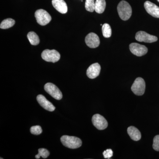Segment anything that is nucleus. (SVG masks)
I'll return each instance as SVG.
<instances>
[{
  "mask_svg": "<svg viewBox=\"0 0 159 159\" xmlns=\"http://www.w3.org/2000/svg\"><path fill=\"white\" fill-rule=\"evenodd\" d=\"M85 41L87 45L91 48H97L100 44L99 36L93 32L89 33L86 36Z\"/></svg>",
  "mask_w": 159,
  "mask_h": 159,
  "instance_id": "9d476101",
  "label": "nucleus"
},
{
  "mask_svg": "<svg viewBox=\"0 0 159 159\" xmlns=\"http://www.w3.org/2000/svg\"><path fill=\"white\" fill-rule=\"evenodd\" d=\"M95 0H86L85 7L87 11L93 12L95 10Z\"/></svg>",
  "mask_w": 159,
  "mask_h": 159,
  "instance_id": "412c9836",
  "label": "nucleus"
},
{
  "mask_svg": "<svg viewBox=\"0 0 159 159\" xmlns=\"http://www.w3.org/2000/svg\"><path fill=\"white\" fill-rule=\"evenodd\" d=\"M157 1H158V2H159V0H157Z\"/></svg>",
  "mask_w": 159,
  "mask_h": 159,
  "instance_id": "393cba45",
  "label": "nucleus"
},
{
  "mask_svg": "<svg viewBox=\"0 0 159 159\" xmlns=\"http://www.w3.org/2000/svg\"><path fill=\"white\" fill-rule=\"evenodd\" d=\"M119 17L123 20H127L130 18L132 13L131 7L127 2L122 1L117 7Z\"/></svg>",
  "mask_w": 159,
  "mask_h": 159,
  "instance_id": "f257e3e1",
  "label": "nucleus"
},
{
  "mask_svg": "<svg viewBox=\"0 0 159 159\" xmlns=\"http://www.w3.org/2000/svg\"><path fill=\"white\" fill-rule=\"evenodd\" d=\"M38 152V154L35 156L36 159H39L41 157H42L43 158L46 159L50 155V152L45 148H39V149Z\"/></svg>",
  "mask_w": 159,
  "mask_h": 159,
  "instance_id": "aec40b11",
  "label": "nucleus"
},
{
  "mask_svg": "<svg viewBox=\"0 0 159 159\" xmlns=\"http://www.w3.org/2000/svg\"><path fill=\"white\" fill-rule=\"evenodd\" d=\"M30 131L33 134L38 135L42 133V129L39 125H35L31 127L30 128Z\"/></svg>",
  "mask_w": 159,
  "mask_h": 159,
  "instance_id": "4be33fe9",
  "label": "nucleus"
},
{
  "mask_svg": "<svg viewBox=\"0 0 159 159\" xmlns=\"http://www.w3.org/2000/svg\"><path fill=\"white\" fill-rule=\"evenodd\" d=\"M153 148L157 151H159V135L156 136L153 139Z\"/></svg>",
  "mask_w": 159,
  "mask_h": 159,
  "instance_id": "5701e85b",
  "label": "nucleus"
},
{
  "mask_svg": "<svg viewBox=\"0 0 159 159\" xmlns=\"http://www.w3.org/2000/svg\"><path fill=\"white\" fill-rule=\"evenodd\" d=\"M27 37L30 43L32 45L36 46L39 44L40 42L39 37L35 32L33 31L29 32L27 35Z\"/></svg>",
  "mask_w": 159,
  "mask_h": 159,
  "instance_id": "f3484780",
  "label": "nucleus"
},
{
  "mask_svg": "<svg viewBox=\"0 0 159 159\" xmlns=\"http://www.w3.org/2000/svg\"><path fill=\"white\" fill-rule=\"evenodd\" d=\"M52 3L54 8L60 13L65 14L67 12V6L64 0H52Z\"/></svg>",
  "mask_w": 159,
  "mask_h": 159,
  "instance_id": "4468645a",
  "label": "nucleus"
},
{
  "mask_svg": "<svg viewBox=\"0 0 159 159\" xmlns=\"http://www.w3.org/2000/svg\"><path fill=\"white\" fill-rule=\"evenodd\" d=\"M15 24V21L11 18H8L4 20L1 23L0 28L1 29H6L11 28Z\"/></svg>",
  "mask_w": 159,
  "mask_h": 159,
  "instance_id": "a211bd4d",
  "label": "nucleus"
},
{
  "mask_svg": "<svg viewBox=\"0 0 159 159\" xmlns=\"http://www.w3.org/2000/svg\"><path fill=\"white\" fill-rule=\"evenodd\" d=\"M135 39L140 42L152 43L155 42L158 40L157 37L146 33L145 31H139L135 35Z\"/></svg>",
  "mask_w": 159,
  "mask_h": 159,
  "instance_id": "1a4fd4ad",
  "label": "nucleus"
},
{
  "mask_svg": "<svg viewBox=\"0 0 159 159\" xmlns=\"http://www.w3.org/2000/svg\"><path fill=\"white\" fill-rule=\"evenodd\" d=\"M36 99L39 105L46 110L48 111H53L55 110V107L51 102L46 99L44 96L42 95H39Z\"/></svg>",
  "mask_w": 159,
  "mask_h": 159,
  "instance_id": "f8f14e48",
  "label": "nucleus"
},
{
  "mask_svg": "<svg viewBox=\"0 0 159 159\" xmlns=\"http://www.w3.org/2000/svg\"><path fill=\"white\" fill-rule=\"evenodd\" d=\"M37 23L42 26L48 25L51 20V16L48 11L40 9L35 11L34 14Z\"/></svg>",
  "mask_w": 159,
  "mask_h": 159,
  "instance_id": "7ed1b4c3",
  "label": "nucleus"
},
{
  "mask_svg": "<svg viewBox=\"0 0 159 159\" xmlns=\"http://www.w3.org/2000/svg\"><path fill=\"white\" fill-rule=\"evenodd\" d=\"M41 56L43 59L45 61L53 63L58 61L60 59L61 57L59 52L56 50L48 49L43 51Z\"/></svg>",
  "mask_w": 159,
  "mask_h": 159,
  "instance_id": "20e7f679",
  "label": "nucleus"
},
{
  "mask_svg": "<svg viewBox=\"0 0 159 159\" xmlns=\"http://www.w3.org/2000/svg\"><path fill=\"white\" fill-rule=\"evenodd\" d=\"M101 67L98 63L91 65L87 70V75L90 79H94L99 76L100 74Z\"/></svg>",
  "mask_w": 159,
  "mask_h": 159,
  "instance_id": "ddd939ff",
  "label": "nucleus"
},
{
  "mask_svg": "<svg viewBox=\"0 0 159 159\" xmlns=\"http://www.w3.org/2000/svg\"><path fill=\"white\" fill-rule=\"evenodd\" d=\"M127 133L131 139L134 141H139L142 137L140 131L134 126H130L127 129Z\"/></svg>",
  "mask_w": 159,
  "mask_h": 159,
  "instance_id": "2eb2a0df",
  "label": "nucleus"
},
{
  "mask_svg": "<svg viewBox=\"0 0 159 159\" xmlns=\"http://www.w3.org/2000/svg\"><path fill=\"white\" fill-rule=\"evenodd\" d=\"M44 88L46 92L54 99L57 100L62 99V93L55 84L51 83H48L46 84Z\"/></svg>",
  "mask_w": 159,
  "mask_h": 159,
  "instance_id": "423d86ee",
  "label": "nucleus"
},
{
  "mask_svg": "<svg viewBox=\"0 0 159 159\" xmlns=\"http://www.w3.org/2000/svg\"><path fill=\"white\" fill-rule=\"evenodd\" d=\"M106 5L105 0H96L95 2V11L99 14L102 13L105 10Z\"/></svg>",
  "mask_w": 159,
  "mask_h": 159,
  "instance_id": "dca6fc26",
  "label": "nucleus"
},
{
  "mask_svg": "<svg viewBox=\"0 0 159 159\" xmlns=\"http://www.w3.org/2000/svg\"><path fill=\"white\" fill-rule=\"evenodd\" d=\"M61 141L63 145L71 149L80 148L82 145L81 140L76 137L63 135L61 138Z\"/></svg>",
  "mask_w": 159,
  "mask_h": 159,
  "instance_id": "f03ea898",
  "label": "nucleus"
},
{
  "mask_svg": "<svg viewBox=\"0 0 159 159\" xmlns=\"http://www.w3.org/2000/svg\"><path fill=\"white\" fill-rule=\"evenodd\" d=\"M92 122L94 126L99 130L105 129L108 126V123L106 119L99 114H95L93 116Z\"/></svg>",
  "mask_w": 159,
  "mask_h": 159,
  "instance_id": "0eeeda50",
  "label": "nucleus"
},
{
  "mask_svg": "<svg viewBox=\"0 0 159 159\" xmlns=\"http://www.w3.org/2000/svg\"><path fill=\"white\" fill-rule=\"evenodd\" d=\"M129 48L132 54L139 57L143 56L148 52V48L145 46L138 43H132L129 45Z\"/></svg>",
  "mask_w": 159,
  "mask_h": 159,
  "instance_id": "6e6552de",
  "label": "nucleus"
},
{
  "mask_svg": "<svg viewBox=\"0 0 159 159\" xmlns=\"http://www.w3.org/2000/svg\"><path fill=\"white\" fill-rule=\"evenodd\" d=\"M145 83L141 77H138L132 85L131 90L137 96H142L145 92Z\"/></svg>",
  "mask_w": 159,
  "mask_h": 159,
  "instance_id": "39448f33",
  "label": "nucleus"
},
{
  "mask_svg": "<svg viewBox=\"0 0 159 159\" xmlns=\"http://www.w3.org/2000/svg\"><path fill=\"white\" fill-rule=\"evenodd\" d=\"M144 7L148 14L154 17L159 18V7L154 3L146 1L144 3Z\"/></svg>",
  "mask_w": 159,
  "mask_h": 159,
  "instance_id": "9b49d317",
  "label": "nucleus"
},
{
  "mask_svg": "<svg viewBox=\"0 0 159 159\" xmlns=\"http://www.w3.org/2000/svg\"><path fill=\"white\" fill-rule=\"evenodd\" d=\"M113 152L111 149H107L103 152L102 154L104 156V158L110 159L113 156Z\"/></svg>",
  "mask_w": 159,
  "mask_h": 159,
  "instance_id": "b1692460",
  "label": "nucleus"
},
{
  "mask_svg": "<svg viewBox=\"0 0 159 159\" xmlns=\"http://www.w3.org/2000/svg\"><path fill=\"white\" fill-rule=\"evenodd\" d=\"M102 35L105 38L110 37L112 34L111 29V26L108 24H104L102 26Z\"/></svg>",
  "mask_w": 159,
  "mask_h": 159,
  "instance_id": "6ab92c4d",
  "label": "nucleus"
}]
</instances>
